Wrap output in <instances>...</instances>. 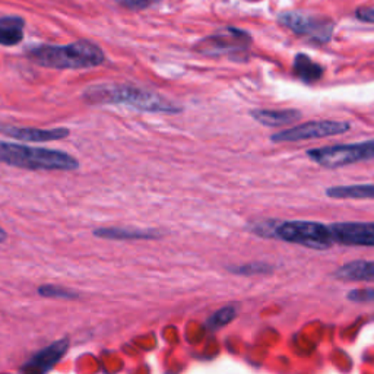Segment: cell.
I'll use <instances>...</instances> for the list:
<instances>
[{
    "instance_id": "1",
    "label": "cell",
    "mask_w": 374,
    "mask_h": 374,
    "mask_svg": "<svg viewBox=\"0 0 374 374\" xmlns=\"http://www.w3.org/2000/svg\"><path fill=\"white\" fill-rule=\"evenodd\" d=\"M84 98L90 104H123L151 113L177 114L181 112L180 105L156 92L127 85H95L84 92Z\"/></svg>"
},
{
    "instance_id": "2",
    "label": "cell",
    "mask_w": 374,
    "mask_h": 374,
    "mask_svg": "<svg viewBox=\"0 0 374 374\" xmlns=\"http://www.w3.org/2000/svg\"><path fill=\"white\" fill-rule=\"evenodd\" d=\"M30 58L44 68L85 69L101 65L104 53L90 41H76L69 46H40L30 51Z\"/></svg>"
},
{
    "instance_id": "3",
    "label": "cell",
    "mask_w": 374,
    "mask_h": 374,
    "mask_svg": "<svg viewBox=\"0 0 374 374\" xmlns=\"http://www.w3.org/2000/svg\"><path fill=\"white\" fill-rule=\"evenodd\" d=\"M0 163L28 170L72 171L79 167L76 159L66 152L8 142H0Z\"/></svg>"
},
{
    "instance_id": "4",
    "label": "cell",
    "mask_w": 374,
    "mask_h": 374,
    "mask_svg": "<svg viewBox=\"0 0 374 374\" xmlns=\"http://www.w3.org/2000/svg\"><path fill=\"white\" fill-rule=\"evenodd\" d=\"M272 237L314 250H328L335 245L329 225L316 221L275 223Z\"/></svg>"
},
{
    "instance_id": "5",
    "label": "cell",
    "mask_w": 374,
    "mask_h": 374,
    "mask_svg": "<svg viewBox=\"0 0 374 374\" xmlns=\"http://www.w3.org/2000/svg\"><path fill=\"white\" fill-rule=\"evenodd\" d=\"M307 156L311 159V161L325 169L346 167L356 163L374 159V139L357 142V144L332 145V146L309 149Z\"/></svg>"
},
{
    "instance_id": "6",
    "label": "cell",
    "mask_w": 374,
    "mask_h": 374,
    "mask_svg": "<svg viewBox=\"0 0 374 374\" xmlns=\"http://www.w3.org/2000/svg\"><path fill=\"white\" fill-rule=\"evenodd\" d=\"M278 22L294 34L320 44L331 41L335 30V23L331 19L299 11H287L279 14Z\"/></svg>"
},
{
    "instance_id": "7",
    "label": "cell",
    "mask_w": 374,
    "mask_h": 374,
    "mask_svg": "<svg viewBox=\"0 0 374 374\" xmlns=\"http://www.w3.org/2000/svg\"><path fill=\"white\" fill-rule=\"evenodd\" d=\"M250 46L252 36L247 31L228 26L201 40L195 46V50L206 56H235L240 59V56L247 53Z\"/></svg>"
},
{
    "instance_id": "8",
    "label": "cell",
    "mask_w": 374,
    "mask_h": 374,
    "mask_svg": "<svg viewBox=\"0 0 374 374\" xmlns=\"http://www.w3.org/2000/svg\"><path fill=\"white\" fill-rule=\"evenodd\" d=\"M350 129L351 124L348 122H338V120L309 122L275 133V135L271 137V142L284 144V142H301L309 139L329 138V137L342 135V133H346Z\"/></svg>"
},
{
    "instance_id": "9",
    "label": "cell",
    "mask_w": 374,
    "mask_h": 374,
    "mask_svg": "<svg viewBox=\"0 0 374 374\" xmlns=\"http://www.w3.org/2000/svg\"><path fill=\"white\" fill-rule=\"evenodd\" d=\"M329 228L335 243L374 247V223H335Z\"/></svg>"
},
{
    "instance_id": "10",
    "label": "cell",
    "mask_w": 374,
    "mask_h": 374,
    "mask_svg": "<svg viewBox=\"0 0 374 374\" xmlns=\"http://www.w3.org/2000/svg\"><path fill=\"white\" fill-rule=\"evenodd\" d=\"M69 348L68 339H59L50 343L40 353L34 354L21 370L22 374H47L66 354Z\"/></svg>"
},
{
    "instance_id": "11",
    "label": "cell",
    "mask_w": 374,
    "mask_h": 374,
    "mask_svg": "<svg viewBox=\"0 0 374 374\" xmlns=\"http://www.w3.org/2000/svg\"><path fill=\"white\" fill-rule=\"evenodd\" d=\"M5 135L12 137L19 141L26 142H51V141H59L65 139L69 135V130L65 127L59 129H34V127H8V126H0Z\"/></svg>"
},
{
    "instance_id": "12",
    "label": "cell",
    "mask_w": 374,
    "mask_h": 374,
    "mask_svg": "<svg viewBox=\"0 0 374 374\" xmlns=\"http://www.w3.org/2000/svg\"><path fill=\"white\" fill-rule=\"evenodd\" d=\"M335 277L351 282H374V260H353L342 265Z\"/></svg>"
},
{
    "instance_id": "13",
    "label": "cell",
    "mask_w": 374,
    "mask_h": 374,
    "mask_svg": "<svg viewBox=\"0 0 374 374\" xmlns=\"http://www.w3.org/2000/svg\"><path fill=\"white\" fill-rule=\"evenodd\" d=\"M252 117L263 126L275 127V126H285L299 122L303 114L299 110H268V109H259L250 112Z\"/></svg>"
},
{
    "instance_id": "14",
    "label": "cell",
    "mask_w": 374,
    "mask_h": 374,
    "mask_svg": "<svg viewBox=\"0 0 374 374\" xmlns=\"http://www.w3.org/2000/svg\"><path fill=\"white\" fill-rule=\"evenodd\" d=\"M292 70L300 81L306 84H314L320 79L324 78V68L319 63H316L311 58H309L304 53H299V55L294 58L292 63Z\"/></svg>"
},
{
    "instance_id": "15",
    "label": "cell",
    "mask_w": 374,
    "mask_h": 374,
    "mask_svg": "<svg viewBox=\"0 0 374 374\" xmlns=\"http://www.w3.org/2000/svg\"><path fill=\"white\" fill-rule=\"evenodd\" d=\"M95 237L107 240H154L158 238V231L154 230H137V228H98L94 231Z\"/></svg>"
},
{
    "instance_id": "16",
    "label": "cell",
    "mask_w": 374,
    "mask_h": 374,
    "mask_svg": "<svg viewBox=\"0 0 374 374\" xmlns=\"http://www.w3.org/2000/svg\"><path fill=\"white\" fill-rule=\"evenodd\" d=\"M25 21L19 16L0 18V44L16 46L23 38Z\"/></svg>"
},
{
    "instance_id": "17",
    "label": "cell",
    "mask_w": 374,
    "mask_h": 374,
    "mask_svg": "<svg viewBox=\"0 0 374 374\" xmlns=\"http://www.w3.org/2000/svg\"><path fill=\"white\" fill-rule=\"evenodd\" d=\"M332 199H374V184H353L335 186L326 191Z\"/></svg>"
},
{
    "instance_id": "18",
    "label": "cell",
    "mask_w": 374,
    "mask_h": 374,
    "mask_svg": "<svg viewBox=\"0 0 374 374\" xmlns=\"http://www.w3.org/2000/svg\"><path fill=\"white\" fill-rule=\"evenodd\" d=\"M228 269L235 275L255 277V275L271 274L274 271V266L269 263H265V262H253V263H246V265H240V266H231V268Z\"/></svg>"
},
{
    "instance_id": "19",
    "label": "cell",
    "mask_w": 374,
    "mask_h": 374,
    "mask_svg": "<svg viewBox=\"0 0 374 374\" xmlns=\"http://www.w3.org/2000/svg\"><path fill=\"white\" fill-rule=\"evenodd\" d=\"M235 317H237V307L225 306V307H221L220 310H217L209 317L208 326L210 329H220V328L231 324Z\"/></svg>"
},
{
    "instance_id": "20",
    "label": "cell",
    "mask_w": 374,
    "mask_h": 374,
    "mask_svg": "<svg viewBox=\"0 0 374 374\" xmlns=\"http://www.w3.org/2000/svg\"><path fill=\"white\" fill-rule=\"evenodd\" d=\"M38 294L41 297H47V299H60V300L78 299V294L75 291H70L60 285H51V284L41 285L38 288Z\"/></svg>"
},
{
    "instance_id": "21",
    "label": "cell",
    "mask_w": 374,
    "mask_h": 374,
    "mask_svg": "<svg viewBox=\"0 0 374 374\" xmlns=\"http://www.w3.org/2000/svg\"><path fill=\"white\" fill-rule=\"evenodd\" d=\"M348 300L354 303H374V288L353 289L348 294Z\"/></svg>"
},
{
    "instance_id": "22",
    "label": "cell",
    "mask_w": 374,
    "mask_h": 374,
    "mask_svg": "<svg viewBox=\"0 0 374 374\" xmlns=\"http://www.w3.org/2000/svg\"><path fill=\"white\" fill-rule=\"evenodd\" d=\"M116 2L127 9L133 11H141V9H148L154 5H156L159 0H116Z\"/></svg>"
},
{
    "instance_id": "23",
    "label": "cell",
    "mask_w": 374,
    "mask_h": 374,
    "mask_svg": "<svg viewBox=\"0 0 374 374\" xmlns=\"http://www.w3.org/2000/svg\"><path fill=\"white\" fill-rule=\"evenodd\" d=\"M356 16L363 22L374 23V8H360L357 9Z\"/></svg>"
},
{
    "instance_id": "24",
    "label": "cell",
    "mask_w": 374,
    "mask_h": 374,
    "mask_svg": "<svg viewBox=\"0 0 374 374\" xmlns=\"http://www.w3.org/2000/svg\"><path fill=\"white\" fill-rule=\"evenodd\" d=\"M6 238H8V234H6V231H5L2 227H0V243H4Z\"/></svg>"
}]
</instances>
